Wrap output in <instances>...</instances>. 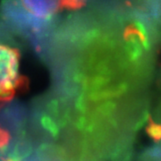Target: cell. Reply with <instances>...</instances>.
Returning <instances> with one entry per match:
<instances>
[{
	"label": "cell",
	"mask_w": 161,
	"mask_h": 161,
	"mask_svg": "<svg viewBox=\"0 0 161 161\" xmlns=\"http://www.w3.org/2000/svg\"><path fill=\"white\" fill-rule=\"evenodd\" d=\"M0 14L12 29L35 43L43 39L50 26V21L40 19L26 11L19 0H4Z\"/></svg>",
	"instance_id": "6da1fadb"
},
{
	"label": "cell",
	"mask_w": 161,
	"mask_h": 161,
	"mask_svg": "<svg viewBox=\"0 0 161 161\" xmlns=\"http://www.w3.org/2000/svg\"><path fill=\"white\" fill-rule=\"evenodd\" d=\"M23 84L20 73V52L0 41V103L13 98Z\"/></svg>",
	"instance_id": "7a4b0ae2"
},
{
	"label": "cell",
	"mask_w": 161,
	"mask_h": 161,
	"mask_svg": "<svg viewBox=\"0 0 161 161\" xmlns=\"http://www.w3.org/2000/svg\"><path fill=\"white\" fill-rule=\"evenodd\" d=\"M23 7L36 17L51 21L63 7V0H19Z\"/></svg>",
	"instance_id": "3957f363"
},
{
	"label": "cell",
	"mask_w": 161,
	"mask_h": 161,
	"mask_svg": "<svg viewBox=\"0 0 161 161\" xmlns=\"http://www.w3.org/2000/svg\"><path fill=\"white\" fill-rule=\"evenodd\" d=\"M146 132L156 142H158L161 141V125L156 124L150 115L148 119V125L146 127Z\"/></svg>",
	"instance_id": "277c9868"
},
{
	"label": "cell",
	"mask_w": 161,
	"mask_h": 161,
	"mask_svg": "<svg viewBox=\"0 0 161 161\" xmlns=\"http://www.w3.org/2000/svg\"><path fill=\"white\" fill-rule=\"evenodd\" d=\"M86 3V0H63V7L67 9L80 8Z\"/></svg>",
	"instance_id": "5b68a950"
}]
</instances>
